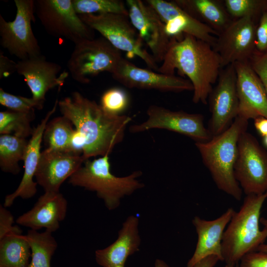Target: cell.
Instances as JSON below:
<instances>
[{
	"instance_id": "obj_1",
	"label": "cell",
	"mask_w": 267,
	"mask_h": 267,
	"mask_svg": "<svg viewBox=\"0 0 267 267\" xmlns=\"http://www.w3.org/2000/svg\"><path fill=\"white\" fill-rule=\"evenodd\" d=\"M58 106L62 116L75 127L71 151L81 155L84 161L92 157L109 155L124 139L132 119L125 115L107 113L78 91L58 101Z\"/></svg>"
},
{
	"instance_id": "obj_2",
	"label": "cell",
	"mask_w": 267,
	"mask_h": 267,
	"mask_svg": "<svg viewBox=\"0 0 267 267\" xmlns=\"http://www.w3.org/2000/svg\"><path fill=\"white\" fill-rule=\"evenodd\" d=\"M222 68L219 54L209 44L184 34L180 40L171 39L157 72L174 75L177 70L180 76L187 77L193 88V102L206 105Z\"/></svg>"
},
{
	"instance_id": "obj_3",
	"label": "cell",
	"mask_w": 267,
	"mask_h": 267,
	"mask_svg": "<svg viewBox=\"0 0 267 267\" xmlns=\"http://www.w3.org/2000/svg\"><path fill=\"white\" fill-rule=\"evenodd\" d=\"M248 125V120L237 116L222 133L206 142L195 143L217 187L237 201L241 200L243 191L235 178L234 166L238 140Z\"/></svg>"
},
{
	"instance_id": "obj_4",
	"label": "cell",
	"mask_w": 267,
	"mask_h": 267,
	"mask_svg": "<svg viewBox=\"0 0 267 267\" xmlns=\"http://www.w3.org/2000/svg\"><path fill=\"white\" fill-rule=\"evenodd\" d=\"M267 192L250 194L244 198L239 210L235 212L222 239V252L226 265L236 266L246 254L256 251L267 237L259 227L263 205Z\"/></svg>"
},
{
	"instance_id": "obj_5",
	"label": "cell",
	"mask_w": 267,
	"mask_h": 267,
	"mask_svg": "<svg viewBox=\"0 0 267 267\" xmlns=\"http://www.w3.org/2000/svg\"><path fill=\"white\" fill-rule=\"evenodd\" d=\"M142 174L141 171H135L123 177L115 176L111 172L109 155H106L85 161L68 178V182L95 192L107 209L114 210L120 206L123 198L144 187L137 179Z\"/></svg>"
},
{
	"instance_id": "obj_6",
	"label": "cell",
	"mask_w": 267,
	"mask_h": 267,
	"mask_svg": "<svg viewBox=\"0 0 267 267\" xmlns=\"http://www.w3.org/2000/svg\"><path fill=\"white\" fill-rule=\"evenodd\" d=\"M79 15L85 23L99 32L116 48L126 52L129 58L138 56L148 67L157 71L156 62L143 47V41L128 16L118 13Z\"/></svg>"
},
{
	"instance_id": "obj_7",
	"label": "cell",
	"mask_w": 267,
	"mask_h": 267,
	"mask_svg": "<svg viewBox=\"0 0 267 267\" xmlns=\"http://www.w3.org/2000/svg\"><path fill=\"white\" fill-rule=\"evenodd\" d=\"M75 45L67 68L72 78L81 84L89 83L103 72L112 74L123 58L121 51L102 37Z\"/></svg>"
},
{
	"instance_id": "obj_8",
	"label": "cell",
	"mask_w": 267,
	"mask_h": 267,
	"mask_svg": "<svg viewBox=\"0 0 267 267\" xmlns=\"http://www.w3.org/2000/svg\"><path fill=\"white\" fill-rule=\"evenodd\" d=\"M35 12L45 31L51 36L64 38L75 44L94 39V30L77 13L72 0H36Z\"/></svg>"
},
{
	"instance_id": "obj_9",
	"label": "cell",
	"mask_w": 267,
	"mask_h": 267,
	"mask_svg": "<svg viewBox=\"0 0 267 267\" xmlns=\"http://www.w3.org/2000/svg\"><path fill=\"white\" fill-rule=\"evenodd\" d=\"M15 19L6 21L0 15V43L12 55L20 60L42 55L32 28L35 22V0H14Z\"/></svg>"
},
{
	"instance_id": "obj_10",
	"label": "cell",
	"mask_w": 267,
	"mask_h": 267,
	"mask_svg": "<svg viewBox=\"0 0 267 267\" xmlns=\"http://www.w3.org/2000/svg\"><path fill=\"white\" fill-rule=\"evenodd\" d=\"M235 177L246 195L267 192V151L251 134L244 132L238 140Z\"/></svg>"
},
{
	"instance_id": "obj_11",
	"label": "cell",
	"mask_w": 267,
	"mask_h": 267,
	"mask_svg": "<svg viewBox=\"0 0 267 267\" xmlns=\"http://www.w3.org/2000/svg\"><path fill=\"white\" fill-rule=\"evenodd\" d=\"M146 114V121L130 127V133L135 134L151 129H164L186 135L195 142H206L213 137L204 126V116L201 114L174 111L155 105L149 106Z\"/></svg>"
},
{
	"instance_id": "obj_12",
	"label": "cell",
	"mask_w": 267,
	"mask_h": 267,
	"mask_svg": "<svg viewBox=\"0 0 267 267\" xmlns=\"http://www.w3.org/2000/svg\"><path fill=\"white\" fill-rule=\"evenodd\" d=\"M236 80L234 63L222 68L217 84L208 97L211 117L208 130L212 136L226 131L237 116L239 102Z\"/></svg>"
},
{
	"instance_id": "obj_13",
	"label": "cell",
	"mask_w": 267,
	"mask_h": 267,
	"mask_svg": "<svg viewBox=\"0 0 267 267\" xmlns=\"http://www.w3.org/2000/svg\"><path fill=\"white\" fill-rule=\"evenodd\" d=\"M257 23L250 17L233 19L217 36L213 49L219 54L222 68L249 61L255 52Z\"/></svg>"
},
{
	"instance_id": "obj_14",
	"label": "cell",
	"mask_w": 267,
	"mask_h": 267,
	"mask_svg": "<svg viewBox=\"0 0 267 267\" xmlns=\"http://www.w3.org/2000/svg\"><path fill=\"white\" fill-rule=\"evenodd\" d=\"M128 16L156 62H162L171 39L164 22L155 9L140 0H127Z\"/></svg>"
},
{
	"instance_id": "obj_15",
	"label": "cell",
	"mask_w": 267,
	"mask_h": 267,
	"mask_svg": "<svg viewBox=\"0 0 267 267\" xmlns=\"http://www.w3.org/2000/svg\"><path fill=\"white\" fill-rule=\"evenodd\" d=\"M111 74L114 79L129 88L174 92L193 90L188 79L139 68L123 57Z\"/></svg>"
},
{
	"instance_id": "obj_16",
	"label": "cell",
	"mask_w": 267,
	"mask_h": 267,
	"mask_svg": "<svg viewBox=\"0 0 267 267\" xmlns=\"http://www.w3.org/2000/svg\"><path fill=\"white\" fill-rule=\"evenodd\" d=\"M164 22L165 30L170 39L180 40L184 34L214 45L217 33L213 29L197 20L177 4L174 0H146Z\"/></svg>"
},
{
	"instance_id": "obj_17",
	"label": "cell",
	"mask_w": 267,
	"mask_h": 267,
	"mask_svg": "<svg viewBox=\"0 0 267 267\" xmlns=\"http://www.w3.org/2000/svg\"><path fill=\"white\" fill-rule=\"evenodd\" d=\"M82 156L72 152L45 148L42 151L35 178L44 192H59V189L83 164Z\"/></svg>"
},
{
	"instance_id": "obj_18",
	"label": "cell",
	"mask_w": 267,
	"mask_h": 267,
	"mask_svg": "<svg viewBox=\"0 0 267 267\" xmlns=\"http://www.w3.org/2000/svg\"><path fill=\"white\" fill-rule=\"evenodd\" d=\"M234 64L239 102L237 116L247 120L260 116L267 118V94L249 61Z\"/></svg>"
},
{
	"instance_id": "obj_19",
	"label": "cell",
	"mask_w": 267,
	"mask_h": 267,
	"mask_svg": "<svg viewBox=\"0 0 267 267\" xmlns=\"http://www.w3.org/2000/svg\"><path fill=\"white\" fill-rule=\"evenodd\" d=\"M61 68L59 64L47 61L42 54L18 61L16 72L24 77L32 97L44 104L46 92L56 87L60 88L68 76L67 72L57 76Z\"/></svg>"
},
{
	"instance_id": "obj_20",
	"label": "cell",
	"mask_w": 267,
	"mask_h": 267,
	"mask_svg": "<svg viewBox=\"0 0 267 267\" xmlns=\"http://www.w3.org/2000/svg\"><path fill=\"white\" fill-rule=\"evenodd\" d=\"M235 211L228 208L221 216L213 220H206L195 216L192 221L197 234L195 251L188 261L186 267H193L203 259L216 256L223 261L222 242L224 231Z\"/></svg>"
},
{
	"instance_id": "obj_21",
	"label": "cell",
	"mask_w": 267,
	"mask_h": 267,
	"mask_svg": "<svg viewBox=\"0 0 267 267\" xmlns=\"http://www.w3.org/2000/svg\"><path fill=\"white\" fill-rule=\"evenodd\" d=\"M67 201L59 192H44L33 207L18 217L16 223L30 229L42 228L53 232L57 230L60 222L66 216Z\"/></svg>"
},
{
	"instance_id": "obj_22",
	"label": "cell",
	"mask_w": 267,
	"mask_h": 267,
	"mask_svg": "<svg viewBox=\"0 0 267 267\" xmlns=\"http://www.w3.org/2000/svg\"><path fill=\"white\" fill-rule=\"evenodd\" d=\"M58 104L57 99L52 109L47 112L41 123L34 128L33 134L28 141L23 160L24 171L22 178L17 189L12 193L5 196L4 207L11 206L18 197L26 199L32 198L36 194L38 184L36 181H34V177L42 152L41 148L44 132L49 118L55 112Z\"/></svg>"
},
{
	"instance_id": "obj_23",
	"label": "cell",
	"mask_w": 267,
	"mask_h": 267,
	"mask_svg": "<svg viewBox=\"0 0 267 267\" xmlns=\"http://www.w3.org/2000/svg\"><path fill=\"white\" fill-rule=\"evenodd\" d=\"M139 219L129 216L118 231L117 239L108 247L97 250L95 261L102 267H125L128 258L137 252L141 243Z\"/></svg>"
},
{
	"instance_id": "obj_24",
	"label": "cell",
	"mask_w": 267,
	"mask_h": 267,
	"mask_svg": "<svg viewBox=\"0 0 267 267\" xmlns=\"http://www.w3.org/2000/svg\"><path fill=\"white\" fill-rule=\"evenodd\" d=\"M174 2L192 17L208 26L218 35L233 19L221 0H174Z\"/></svg>"
},
{
	"instance_id": "obj_25",
	"label": "cell",
	"mask_w": 267,
	"mask_h": 267,
	"mask_svg": "<svg viewBox=\"0 0 267 267\" xmlns=\"http://www.w3.org/2000/svg\"><path fill=\"white\" fill-rule=\"evenodd\" d=\"M31 250L25 235L11 233L0 239V267H28Z\"/></svg>"
},
{
	"instance_id": "obj_26",
	"label": "cell",
	"mask_w": 267,
	"mask_h": 267,
	"mask_svg": "<svg viewBox=\"0 0 267 267\" xmlns=\"http://www.w3.org/2000/svg\"><path fill=\"white\" fill-rule=\"evenodd\" d=\"M52 232L45 230L39 232L30 229L26 238L31 250V260L28 267H50V262L57 243Z\"/></svg>"
},
{
	"instance_id": "obj_27",
	"label": "cell",
	"mask_w": 267,
	"mask_h": 267,
	"mask_svg": "<svg viewBox=\"0 0 267 267\" xmlns=\"http://www.w3.org/2000/svg\"><path fill=\"white\" fill-rule=\"evenodd\" d=\"M72 125L71 121L63 116L48 122L43 134L46 148L71 152L75 132Z\"/></svg>"
},
{
	"instance_id": "obj_28",
	"label": "cell",
	"mask_w": 267,
	"mask_h": 267,
	"mask_svg": "<svg viewBox=\"0 0 267 267\" xmlns=\"http://www.w3.org/2000/svg\"><path fill=\"white\" fill-rule=\"evenodd\" d=\"M28 141L11 134L0 135V167L5 173L19 174V162L23 160Z\"/></svg>"
},
{
	"instance_id": "obj_29",
	"label": "cell",
	"mask_w": 267,
	"mask_h": 267,
	"mask_svg": "<svg viewBox=\"0 0 267 267\" xmlns=\"http://www.w3.org/2000/svg\"><path fill=\"white\" fill-rule=\"evenodd\" d=\"M35 109L26 112L11 110L0 112V134H11L25 138L32 135L34 129L31 123L35 118Z\"/></svg>"
},
{
	"instance_id": "obj_30",
	"label": "cell",
	"mask_w": 267,
	"mask_h": 267,
	"mask_svg": "<svg viewBox=\"0 0 267 267\" xmlns=\"http://www.w3.org/2000/svg\"><path fill=\"white\" fill-rule=\"evenodd\" d=\"M72 3L78 15L100 13L129 15L126 4L120 0H72Z\"/></svg>"
},
{
	"instance_id": "obj_31",
	"label": "cell",
	"mask_w": 267,
	"mask_h": 267,
	"mask_svg": "<svg viewBox=\"0 0 267 267\" xmlns=\"http://www.w3.org/2000/svg\"><path fill=\"white\" fill-rule=\"evenodd\" d=\"M226 10L232 19L250 17L258 23L267 9V0H223Z\"/></svg>"
},
{
	"instance_id": "obj_32",
	"label": "cell",
	"mask_w": 267,
	"mask_h": 267,
	"mask_svg": "<svg viewBox=\"0 0 267 267\" xmlns=\"http://www.w3.org/2000/svg\"><path fill=\"white\" fill-rule=\"evenodd\" d=\"M129 98L127 92L119 88L106 90L101 95L99 104L104 111L113 115H121L129 106Z\"/></svg>"
},
{
	"instance_id": "obj_33",
	"label": "cell",
	"mask_w": 267,
	"mask_h": 267,
	"mask_svg": "<svg viewBox=\"0 0 267 267\" xmlns=\"http://www.w3.org/2000/svg\"><path fill=\"white\" fill-rule=\"evenodd\" d=\"M0 103L9 110L16 111L26 112L33 109H42L44 104L35 100L32 97L28 98L15 95L0 89Z\"/></svg>"
},
{
	"instance_id": "obj_34",
	"label": "cell",
	"mask_w": 267,
	"mask_h": 267,
	"mask_svg": "<svg viewBox=\"0 0 267 267\" xmlns=\"http://www.w3.org/2000/svg\"><path fill=\"white\" fill-rule=\"evenodd\" d=\"M255 52H267V9L263 12L257 24Z\"/></svg>"
},
{
	"instance_id": "obj_35",
	"label": "cell",
	"mask_w": 267,
	"mask_h": 267,
	"mask_svg": "<svg viewBox=\"0 0 267 267\" xmlns=\"http://www.w3.org/2000/svg\"><path fill=\"white\" fill-rule=\"evenodd\" d=\"M6 207L0 206V239L8 234H22V230L17 225H13L14 217Z\"/></svg>"
},
{
	"instance_id": "obj_36",
	"label": "cell",
	"mask_w": 267,
	"mask_h": 267,
	"mask_svg": "<svg viewBox=\"0 0 267 267\" xmlns=\"http://www.w3.org/2000/svg\"><path fill=\"white\" fill-rule=\"evenodd\" d=\"M249 62L262 81L267 94V52L262 54L255 52Z\"/></svg>"
},
{
	"instance_id": "obj_37",
	"label": "cell",
	"mask_w": 267,
	"mask_h": 267,
	"mask_svg": "<svg viewBox=\"0 0 267 267\" xmlns=\"http://www.w3.org/2000/svg\"><path fill=\"white\" fill-rule=\"evenodd\" d=\"M238 267H267V254L254 251L245 255L239 261Z\"/></svg>"
},
{
	"instance_id": "obj_38",
	"label": "cell",
	"mask_w": 267,
	"mask_h": 267,
	"mask_svg": "<svg viewBox=\"0 0 267 267\" xmlns=\"http://www.w3.org/2000/svg\"><path fill=\"white\" fill-rule=\"evenodd\" d=\"M17 63L0 54V79L6 78L16 72Z\"/></svg>"
},
{
	"instance_id": "obj_39",
	"label": "cell",
	"mask_w": 267,
	"mask_h": 267,
	"mask_svg": "<svg viewBox=\"0 0 267 267\" xmlns=\"http://www.w3.org/2000/svg\"><path fill=\"white\" fill-rule=\"evenodd\" d=\"M254 120V126L259 134L262 137L267 135V118L260 116Z\"/></svg>"
},
{
	"instance_id": "obj_40",
	"label": "cell",
	"mask_w": 267,
	"mask_h": 267,
	"mask_svg": "<svg viewBox=\"0 0 267 267\" xmlns=\"http://www.w3.org/2000/svg\"><path fill=\"white\" fill-rule=\"evenodd\" d=\"M220 261L216 256H210L197 263L193 267H214Z\"/></svg>"
},
{
	"instance_id": "obj_41",
	"label": "cell",
	"mask_w": 267,
	"mask_h": 267,
	"mask_svg": "<svg viewBox=\"0 0 267 267\" xmlns=\"http://www.w3.org/2000/svg\"><path fill=\"white\" fill-rule=\"evenodd\" d=\"M155 267H170L165 261L162 260L157 259L155 260Z\"/></svg>"
},
{
	"instance_id": "obj_42",
	"label": "cell",
	"mask_w": 267,
	"mask_h": 267,
	"mask_svg": "<svg viewBox=\"0 0 267 267\" xmlns=\"http://www.w3.org/2000/svg\"><path fill=\"white\" fill-rule=\"evenodd\" d=\"M260 222L263 226V230L265 232L267 237V219L261 218Z\"/></svg>"
},
{
	"instance_id": "obj_43",
	"label": "cell",
	"mask_w": 267,
	"mask_h": 267,
	"mask_svg": "<svg viewBox=\"0 0 267 267\" xmlns=\"http://www.w3.org/2000/svg\"><path fill=\"white\" fill-rule=\"evenodd\" d=\"M256 251H260L267 254V244L263 243L261 244Z\"/></svg>"
},
{
	"instance_id": "obj_44",
	"label": "cell",
	"mask_w": 267,
	"mask_h": 267,
	"mask_svg": "<svg viewBox=\"0 0 267 267\" xmlns=\"http://www.w3.org/2000/svg\"><path fill=\"white\" fill-rule=\"evenodd\" d=\"M263 142L264 145L267 148V135L263 137Z\"/></svg>"
},
{
	"instance_id": "obj_45",
	"label": "cell",
	"mask_w": 267,
	"mask_h": 267,
	"mask_svg": "<svg viewBox=\"0 0 267 267\" xmlns=\"http://www.w3.org/2000/svg\"><path fill=\"white\" fill-rule=\"evenodd\" d=\"M238 265V264H237ZM237 265L236 266H229V265H225V267H238Z\"/></svg>"
}]
</instances>
